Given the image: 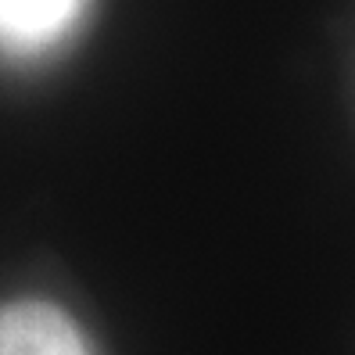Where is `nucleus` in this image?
Here are the masks:
<instances>
[{"instance_id": "1", "label": "nucleus", "mask_w": 355, "mask_h": 355, "mask_svg": "<svg viewBox=\"0 0 355 355\" xmlns=\"http://www.w3.org/2000/svg\"><path fill=\"white\" fill-rule=\"evenodd\" d=\"M0 355H97V352L65 309L26 298L0 309Z\"/></svg>"}, {"instance_id": "2", "label": "nucleus", "mask_w": 355, "mask_h": 355, "mask_svg": "<svg viewBox=\"0 0 355 355\" xmlns=\"http://www.w3.org/2000/svg\"><path fill=\"white\" fill-rule=\"evenodd\" d=\"M79 0H0V40L36 47L72 22Z\"/></svg>"}]
</instances>
